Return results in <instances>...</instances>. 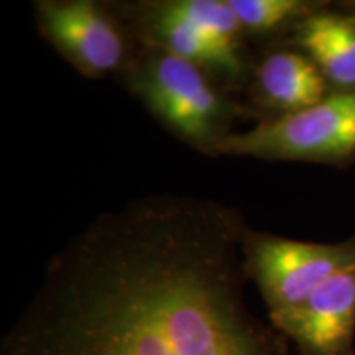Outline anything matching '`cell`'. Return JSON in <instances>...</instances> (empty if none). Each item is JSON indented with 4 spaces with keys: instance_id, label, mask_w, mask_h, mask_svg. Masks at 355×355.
Returning a JSON list of instances; mask_svg holds the SVG:
<instances>
[{
    "instance_id": "cell-10",
    "label": "cell",
    "mask_w": 355,
    "mask_h": 355,
    "mask_svg": "<svg viewBox=\"0 0 355 355\" xmlns=\"http://www.w3.org/2000/svg\"><path fill=\"white\" fill-rule=\"evenodd\" d=\"M326 2L313 0H229L245 38L285 43L293 30Z\"/></svg>"
},
{
    "instance_id": "cell-5",
    "label": "cell",
    "mask_w": 355,
    "mask_h": 355,
    "mask_svg": "<svg viewBox=\"0 0 355 355\" xmlns=\"http://www.w3.org/2000/svg\"><path fill=\"white\" fill-rule=\"evenodd\" d=\"M33 12L42 37L83 76H122L135 55V38L114 3L37 0Z\"/></svg>"
},
{
    "instance_id": "cell-2",
    "label": "cell",
    "mask_w": 355,
    "mask_h": 355,
    "mask_svg": "<svg viewBox=\"0 0 355 355\" xmlns=\"http://www.w3.org/2000/svg\"><path fill=\"white\" fill-rule=\"evenodd\" d=\"M114 7L139 46L183 58L229 92L248 87L254 63L229 0H144Z\"/></svg>"
},
{
    "instance_id": "cell-9",
    "label": "cell",
    "mask_w": 355,
    "mask_h": 355,
    "mask_svg": "<svg viewBox=\"0 0 355 355\" xmlns=\"http://www.w3.org/2000/svg\"><path fill=\"white\" fill-rule=\"evenodd\" d=\"M285 43L318 66L332 92H355V19L336 3L306 17Z\"/></svg>"
},
{
    "instance_id": "cell-1",
    "label": "cell",
    "mask_w": 355,
    "mask_h": 355,
    "mask_svg": "<svg viewBox=\"0 0 355 355\" xmlns=\"http://www.w3.org/2000/svg\"><path fill=\"white\" fill-rule=\"evenodd\" d=\"M248 227L188 194L102 212L46 265L0 355H291L245 300Z\"/></svg>"
},
{
    "instance_id": "cell-7",
    "label": "cell",
    "mask_w": 355,
    "mask_h": 355,
    "mask_svg": "<svg viewBox=\"0 0 355 355\" xmlns=\"http://www.w3.org/2000/svg\"><path fill=\"white\" fill-rule=\"evenodd\" d=\"M268 321L300 355H355V263Z\"/></svg>"
},
{
    "instance_id": "cell-6",
    "label": "cell",
    "mask_w": 355,
    "mask_h": 355,
    "mask_svg": "<svg viewBox=\"0 0 355 355\" xmlns=\"http://www.w3.org/2000/svg\"><path fill=\"white\" fill-rule=\"evenodd\" d=\"M355 263V237L339 243L295 241L248 227L243 241L247 277L268 313L303 303L316 288Z\"/></svg>"
},
{
    "instance_id": "cell-4",
    "label": "cell",
    "mask_w": 355,
    "mask_h": 355,
    "mask_svg": "<svg viewBox=\"0 0 355 355\" xmlns=\"http://www.w3.org/2000/svg\"><path fill=\"white\" fill-rule=\"evenodd\" d=\"M209 157L350 166L355 163V92H331L308 109L230 133Z\"/></svg>"
},
{
    "instance_id": "cell-3",
    "label": "cell",
    "mask_w": 355,
    "mask_h": 355,
    "mask_svg": "<svg viewBox=\"0 0 355 355\" xmlns=\"http://www.w3.org/2000/svg\"><path fill=\"white\" fill-rule=\"evenodd\" d=\"M121 79L168 132L204 155L255 114L199 66L157 48L137 44Z\"/></svg>"
},
{
    "instance_id": "cell-11",
    "label": "cell",
    "mask_w": 355,
    "mask_h": 355,
    "mask_svg": "<svg viewBox=\"0 0 355 355\" xmlns=\"http://www.w3.org/2000/svg\"><path fill=\"white\" fill-rule=\"evenodd\" d=\"M336 7H339L340 10L349 13L350 17H354L355 19V0H352V2H339L336 3Z\"/></svg>"
},
{
    "instance_id": "cell-8",
    "label": "cell",
    "mask_w": 355,
    "mask_h": 355,
    "mask_svg": "<svg viewBox=\"0 0 355 355\" xmlns=\"http://www.w3.org/2000/svg\"><path fill=\"white\" fill-rule=\"evenodd\" d=\"M248 89L260 121L308 109L332 92L318 66L288 43L275 44L254 64Z\"/></svg>"
}]
</instances>
